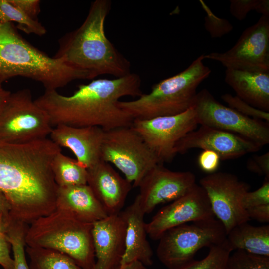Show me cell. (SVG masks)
<instances>
[{
	"label": "cell",
	"instance_id": "6da1fadb",
	"mask_svg": "<svg viewBox=\"0 0 269 269\" xmlns=\"http://www.w3.org/2000/svg\"><path fill=\"white\" fill-rule=\"evenodd\" d=\"M60 151L48 138L25 144L0 141V191L12 219L29 225L56 208L58 186L51 163Z\"/></svg>",
	"mask_w": 269,
	"mask_h": 269
},
{
	"label": "cell",
	"instance_id": "7a4b0ae2",
	"mask_svg": "<svg viewBox=\"0 0 269 269\" xmlns=\"http://www.w3.org/2000/svg\"><path fill=\"white\" fill-rule=\"evenodd\" d=\"M142 94L139 76L130 73L78 85L70 96L56 90H45L34 101L47 113L52 126H96L106 131L132 125L133 119L117 103L123 97H139Z\"/></svg>",
	"mask_w": 269,
	"mask_h": 269
},
{
	"label": "cell",
	"instance_id": "3957f363",
	"mask_svg": "<svg viewBox=\"0 0 269 269\" xmlns=\"http://www.w3.org/2000/svg\"><path fill=\"white\" fill-rule=\"evenodd\" d=\"M111 7L109 0L92 2L83 23L59 39L54 57L87 73L90 79L103 75L119 78L130 73V62L105 32V21Z\"/></svg>",
	"mask_w": 269,
	"mask_h": 269
},
{
	"label": "cell",
	"instance_id": "277c9868",
	"mask_svg": "<svg viewBox=\"0 0 269 269\" xmlns=\"http://www.w3.org/2000/svg\"><path fill=\"white\" fill-rule=\"evenodd\" d=\"M16 76L40 83L45 90H56L89 75L37 49L18 32L12 23L0 22V87Z\"/></svg>",
	"mask_w": 269,
	"mask_h": 269
},
{
	"label": "cell",
	"instance_id": "5b68a950",
	"mask_svg": "<svg viewBox=\"0 0 269 269\" xmlns=\"http://www.w3.org/2000/svg\"><path fill=\"white\" fill-rule=\"evenodd\" d=\"M204 54L185 69L154 85L151 91L134 100L119 101L118 106L134 119H148L182 113L191 108L199 85L211 70L203 63Z\"/></svg>",
	"mask_w": 269,
	"mask_h": 269
},
{
	"label": "cell",
	"instance_id": "8992f818",
	"mask_svg": "<svg viewBox=\"0 0 269 269\" xmlns=\"http://www.w3.org/2000/svg\"><path fill=\"white\" fill-rule=\"evenodd\" d=\"M92 223L83 221L62 208H56L28 225L26 246L62 252L80 267L93 269L95 263Z\"/></svg>",
	"mask_w": 269,
	"mask_h": 269
},
{
	"label": "cell",
	"instance_id": "52a82bcc",
	"mask_svg": "<svg viewBox=\"0 0 269 269\" xmlns=\"http://www.w3.org/2000/svg\"><path fill=\"white\" fill-rule=\"evenodd\" d=\"M226 232L215 217L194 221L166 231L160 238L156 249L159 260L168 269H178L194 259L204 247L222 244Z\"/></svg>",
	"mask_w": 269,
	"mask_h": 269
},
{
	"label": "cell",
	"instance_id": "ba28073f",
	"mask_svg": "<svg viewBox=\"0 0 269 269\" xmlns=\"http://www.w3.org/2000/svg\"><path fill=\"white\" fill-rule=\"evenodd\" d=\"M101 159L114 165L133 187H138L148 171L161 164L132 125L104 130Z\"/></svg>",
	"mask_w": 269,
	"mask_h": 269
},
{
	"label": "cell",
	"instance_id": "9c48e42d",
	"mask_svg": "<svg viewBox=\"0 0 269 269\" xmlns=\"http://www.w3.org/2000/svg\"><path fill=\"white\" fill-rule=\"evenodd\" d=\"M53 128L47 113L32 99L30 90L11 93L0 112V141L25 144L47 138Z\"/></svg>",
	"mask_w": 269,
	"mask_h": 269
},
{
	"label": "cell",
	"instance_id": "30bf717a",
	"mask_svg": "<svg viewBox=\"0 0 269 269\" xmlns=\"http://www.w3.org/2000/svg\"><path fill=\"white\" fill-rule=\"evenodd\" d=\"M192 107L200 125L238 134L261 147L269 143V123L222 104L207 89L197 92Z\"/></svg>",
	"mask_w": 269,
	"mask_h": 269
},
{
	"label": "cell",
	"instance_id": "8fae6325",
	"mask_svg": "<svg viewBox=\"0 0 269 269\" xmlns=\"http://www.w3.org/2000/svg\"><path fill=\"white\" fill-rule=\"evenodd\" d=\"M198 125L195 112L191 107L175 115L134 119L132 126L163 164L173 160L177 155V143Z\"/></svg>",
	"mask_w": 269,
	"mask_h": 269
},
{
	"label": "cell",
	"instance_id": "7c38bea8",
	"mask_svg": "<svg viewBox=\"0 0 269 269\" xmlns=\"http://www.w3.org/2000/svg\"><path fill=\"white\" fill-rule=\"evenodd\" d=\"M204 58L218 61L226 69L269 72V15H262L246 28L230 49L204 54Z\"/></svg>",
	"mask_w": 269,
	"mask_h": 269
},
{
	"label": "cell",
	"instance_id": "4fadbf2b",
	"mask_svg": "<svg viewBox=\"0 0 269 269\" xmlns=\"http://www.w3.org/2000/svg\"><path fill=\"white\" fill-rule=\"evenodd\" d=\"M213 214L224 226L226 234L234 227L250 220L242 205V199L250 185L235 174L227 172L208 174L200 180Z\"/></svg>",
	"mask_w": 269,
	"mask_h": 269
},
{
	"label": "cell",
	"instance_id": "5bb4252c",
	"mask_svg": "<svg viewBox=\"0 0 269 269\" xmlns=\"http://www.w3.org/2000/svg\"><path fill=\"white\" fill-rule=\"evenodd\" d=\"M215 217L208 196L197 183L185 195L162 208L148 223L147 235L158 240L167 230L188 223Z\"/></svg>",
	"mask_w": 269,
	"mask_h": 269
},
{
	"label": "cell",
	"instance_id": "9a60e30c",
	"mask_svg": "<svg viewBox=\"0 0 269 269\" xmlns=\"http://www.w3.org/2000/svg\"><path fill=\"white\" fill-rule=\"evenodd\" d=\"M196 176L190 171H173L158 164L145 175L137 195L145 214L161 204L171 202L187 193L195 184Z\"/></svg>",
	"mask_w": 269,
	"mask_h": 269
},
{
	"label": "cell",
	"instance_id": "2e32d148",
	"mask_svg": "<svg viewBox=\"0 0 269 269\" xmlns=\"http://www.w3.org/2000/svg\"><path fill=\"white\" fill-rule=\"evenodd\" d=\"M200 148L217 153L221 160L239 158L261 148L257 144L238 134L220 129L200 125L188 133L176 144V154Z\"/></svg>",
	"mask_w": 269,
	"mask_h": 269
},
{
	"label": "cell",
	"instance_id": "e0dca14e",
	"mask_svg": "<svg viewBox=\"0 0 269 269\" xmlns=\"http://www.w3.org/2000/svg\"><path fill=\"white\" fill-rule=\"evenodd\" d=\"M126 223L119 213L93 223L95 263L93 269H116L125 249Z\"/></svg>",
	"mask_w": 269,
	"mask_h": 269
},
{
	"label": "cell",
	"instance_id": "ac0fdd59",
	"mask_svg": "<svg viewBox=\"0 0 269 269\" xmlns=\"http://www.w3.org/2000/svg\"><path fill=\"white\" fill-rule=\"evenodd\" d=\"M104 130L99 127H75L59 125L53 128L50 140L58 146L72 151L76 160L87 169L101 159Z\"/></svg>",
	"mask_w": 269,
	"mask_h": 269
},
{
	"label": "cell",
	"instance_id": "d6986e66",
	"mask_svg": "<svg viewBox=\"0 0 269 269\" xmlns=\"http://www.w3.org/2000/svg\"><path fill=\"white\" fill-rule=\"evenodd\" d=\"M87 183L108 215L119 214L133 186L106 162L87 169Z\"/></svg>",
	"mask_w": 269,
	"mask_h": 269
},
{
	"label": "cell",
	"instance_id": "ffe728a7",
	"mask_svg": "<svg viewBox=\"0 0 269 269\" xmlns=\"http://www.w3.org/2000/svg\"><path fill=\"white\" fill-rule=\"evenodd\" d=\"M120 213L126 223L125 249L120 265L135 261L147 267L152 265L153 252L147 238L145 214L137 197Z\"/></svg>",
	"mask_w": 269,
	"mask_h": 269
},
{
	"label": "cell",
	"instance_id": "44dd1931",
	"mask_svg": "<svg viewBox=\"0 0 269 269\" xmlns=\"http://www.w3.org/2000/svg\"><path fill=\"white\" fill-rule=\"evenodd\" d=\"M225 80L236 96L251 106L269 111V72L226 69Z\"/></svg>",
	"mask_w": 269,
	"mask_h": 269
},
{
	"label": "cell",
	"instance_id": "7402d4cb",
	"mask_svg": "<svg viewBox=\"0 0 269 269\" xmlns=\"http://www.w3.org/2000/svg\"><path fill=\"white\" fill-rule=\"evenodd\" d=\"M56 207L92 224L108 216L87 184L58 187Z\"/></svg>",
	"mask_w": 269,
	"mask_h": 269
},
{
	"label": "cell",
	"instance_id": "603a6c76",
	"mask_svg": "<svg viewBox=\"0 0 269 269\" xmlns=\"http://www.w3.org/2000/svg\"><path fill=\"white\" fill-rule=\"evenodd\" d=\"M223 244L231 253L242 250L269 257V225L253 226L248 222L240 224L226 234Z\"/></svg>",
	"mask_w": 269,
	"mask_h": 269
},
{
	"label": "cell",
	"instance_id": "cb8c5ba5",
	"mask_svg": "<svg viewBox=\"0 0 269 269\" xmlns=\"http://www.w3.org/2000/svg\"><path fill=\"white\" fill-rule=\"evenodd\" d=\"M51 169L58 187L87 184V169L76 160L63 154L61 151L54 157Z\"/></svg>",
	"mask_w": 269,
	"mask_h": 269
},
{
	"label": "cell",
	"instance_id": "d4e9b609",
	"mask_svg": "<svg viewBox=\"0 0 269 269\" xmlns=\"http://www.w3.org/2000/svg\"><path fill=\"white\" fill-rule=\"evenodd\" d=\"M30 269H85L68 255L54 250L26 246Z\"/></svg>",
	"mask_w": 269,
	"mask_h": 269
},
{
	"label": "cell",
	"instance_id": "484cf974",
	"mask_svg": "<svg viewBox=\"0 0 269 269\" xmlns=\"http://www.w3.org/2000/svg\"><path fill=\"white\" fill-rule=\"evenodd\" d=\"M17 23L16 28L27 34H35L41 36L46 33L45 28L38 21L34 20L9 0H0V22Z\"/></svg>",
	"mask_w": 269,
	"mask_h": 269
},
{
	"label": "cell",
	"instance_id": "4316f807",
	"mask_svg": "<svg viewBox=\"0 0 269 269\" xmlns=\"http://www.w3.org/2000/svg\"><path fill=\"white\" fill-rule=\"evenodd\" d=\"M28 225L9 218L5 225V233L13 254V269H30L26 258L25 235Z\"/></svg>",
	"mask_w": 269,
	"mask_h": 269
},
{
	"label": "cell",
	"instance_id": "83f0119b",
	"mask_svg": "<svg viewBox=\"0 0 269 269\" xmlns=\"http://www.w3.org/2000/svg\"><path fill=\"white\" fill-rule=\"evenodd\" d=\"M225 269H269V257L236 250L229 255Z\"/></svg>",
	"mask_w": 269,
	"mask_h": 269
},
{
	"label": "cell",
	"instance_id": "f1b7e54d",
	"mask_svg": "<svg viewBox=\"0 0 269 269\" xmlns=\"http://www.w3.org/2000/svg\"><path fill=\"white\" fill-rule=\"evenodd\" d=\"M230 251L223 243L209 248L207 256L200 260L193 261L178 269H225Z\"/></svg>",
	"mask_w": 269,
	"mask_h": 269
},
{
	"label": "cell",
	"instance_id": "f546056e",
	"mask_svg": "<svg viewBox=\"0 0 269 269\" xmlns=\"http://www.w3.org/2000/svg\"><path fill=\"white\" fill-rule=\"evenodd\" d=\"M230 1V12L239 20L244 19L252 10L262 15H269V0H231Z\"/></svg>",
	"mask_w": 269,
	"mask_h": 269
},
{
	"label": "cell",
	"instance_id": "4dcf8cb0",
	"mask_svg": "<svg viewBox=\"0 0 269 269\" xmlns=\"http://www.w3.org/2000/svg\"><path fill=\"white\" fill-rule=\"evenodd\" d=\"M221 99L228 104L229 107L241 114L269 123V112L255 108L237 96H233L229 93L222 95Z\"/></svg>",
	"mask_w": 269,
	"mask_h": 269
},
{
	"label": "cell",
	"instance_id": "1f68e13d",
	"mask_svg": "<svg viewBox=\"0 0 269 269\" xmlns=\"http://www.w3.org/2000/svg\"><path fill=\"white\" fill-rule=\"evenodd\" d=\"M199 1L207 14L205 18V28L210 33L212 38L221 37L232 30L233 27L228 20L218 17L204 1L201 0Z\"/></svg>",
	"mask_w": 269,
	"mask_h": 269
},
{
	"label": "cell",
	"instance_id": "d6a6232c",
	"mask_svg": "<svg viewBox=\"0 0 269 269\" xmlns=\"http://www.w3.org/2000/svg\"><path fill=\"white\" fill-rule=\"evenodd\" d=\"M265 204H269V179L266 178L260 187L255 191L247 192L242 199V206L246 210Z\"/></svg>",
	"mask_w": 269,
	"mask_h": 269
},
{
	"label": "cell",
	"instance_id": "836d02e7",
	"mask_svg": "<svg viewBox=\"0 0 269 269\" xmlns=\"http://www.w3.org/2000/svg\"><path fill=\"white\" fill-rule=\"evenodd\" d=\"M6 219L0 215V265L3 269H13V259L10 255V245L5 233Z\"/></svg>",
	"mask_w": 269,
	"mask_h": 269
},
{
	"label": "cell",
	"instance_id": "e575fe53",
	"mask_svg": "<svg viewBox=\"0 0 269 269\" xmlns=\"http://www.w3.org/2000/svg\"><path fill=\"white\" fill-rule=\"evenodd\" d=\"M221 160L219 155L214 151L203 150L198 157V164L202 171L211 174L218 169Z\"/></svg>",
	"mask_w": 269,
	"mask_h": 269
},
{
	"label": "cell",
	"instance_id": "d590c367",
	"mask_svg": "<svg viewBox=\"0 0 269 269\" xmlns=\"http://www.w3.org/2000/svg\"><path fill=\"white\" fill-rule=\"evenodd\" d=\"M247 162V167L252 172L269 179V152L255 155Z\"/></svg>",
	"mask_w": 269,
	"mask_h": 269
},
{
	"label": "cell",
	"instance_id": "8d00e7d4",
	"mask_svg": "<svg viewBox=\"0 0 269 269\" xmlns=\"http://www.w3.org/2000/svg\"><path fill=\"white\" fill-rule=\"evenodd\" d=\"M13 5L21 10L31 18L37 20L40 12L39 0H9Z\"/></svg>",
	"mask_w": 269,
	"mask_h": 269
},
{
	"label": "cell",
	"instance_id": "74e56055",
	"mask_svg": "<svg viewBox=\"0 0 269 269\" xmlns=\"http://www.w3.org/2000/svg\"><path fill=\"white\" fill-rule=\"evenodd\" d=\"M250 219H254L262 223L269 222V204L252 207L246 209Z\"/></svg>",
	"mask_w": 269,
	"mask_h": 269
},
{
	"label": "cell",
	"instance_id": "f35d334b",
	"mask_svg": "<svg viewBox=\"0 0 269 269\" xmlns=\"http://www.w3.org/2000/svg\"><path fill=\"white\" fill-rule=\"evenodd\" d=\"M10 212L9 203L4 194L0 191V215L8 217L10 216Z\"/></svg>",
	"mask_w": 269,
	"mask_h": 269
},
{
	"label": "cell",
	"instance_id": "ab89813d",
	"mask_svg": "<svg viewBox=\"0 0 269 269\" xmlns=\"http://www.w3.org/2000/svg\"><path fill=\"white\" fill-rule=\"evenodd\" d=\"M116 269H148L141 262L135 261L120 265Z\"/></svg>",
	"mask_w": 269,
	"mask_h": 269
},
{
	"label": "cell",
	"instance_id": "60d3db41",
	"mask_svg": "<svg viewBox=\"0 0 269 269\" xmlns=\"http://www.w3.org/2000/svg\"><path fill=\"white\" fill-rule=\"evenodd\" d=\"M11 92L4 89L2 87H0V112L5 105Z\"/></svg>",
	"mask_w": 269,
	"mask_h": 269
}]
</instances>
